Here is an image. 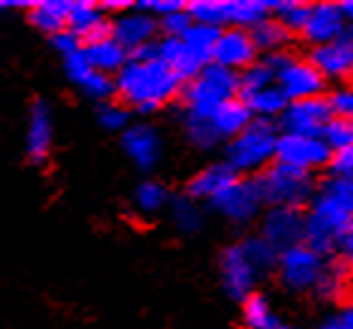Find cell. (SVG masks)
I'll return each mask as SVG.
<instances>
[{
  "label": "cell",
  "mask_w": 353,
  "mask_h": 329,
  "mask_svg": "<svg viewBox=\"0 0 353 329\" xmlns=\"http://www.w3.org/2000/svg\"><path fill=\"white\" fill-rule=\"evenodd\" d=\"M332 120V110L327 98H307L288 103L285 112L281 115L283 134H305V137H322L327 122Z\"/></svg>",
  "instance_id": "4fadbf2b"
},
{
  "label": "cell",
  "mask_w": 353,
  "mask_h": 329,
  "mask_svg": "<svg viewBox=\"0 0 353 329\" xmlns=\"http://www.w3.org/2000/svg\"><path fill=\"white\" fill-rule=\"evenodd\" d=\"M317 329H353V303L341 308L332 317H327Z\"/></svg>",
  "instance_id": "ee69618b"
},
{
  "label": "cell",
  "mask_w": 353,
  "mask_h": 329,
  "mask_svg": "<svg viewBox=\"0 0 353 329\" xmlns=\"http://www.w3.org/2000/svg\"><path fill=\"white\" fill-rule=\"evenodd\" d=\"M268 86H276V73L265 61H256L249 68L239 73V98L241 95H251L256 90H263Z\"/></svg>",
  "instance_id": "836d02e7"
},
{
  "label": "cell",
  "mask_w": 353,
  "mask_h": 329,
  "mask_svg": "<svg viewBox=\"0 0 353 329\" xmlns=\"http://www.w3.org/2000/svg\"><path fill=\"white\" fill-rule=\"evenodd\" d=\"M249 34H251V39H254L256 52H265L268 57H273V54H281L283 49H285V44H288V37H290L285 32V27H283L273 15L265 17L263 22H259V25H256Z\"/></svg>",
  "instance_id": "f1b7e54d"
},
{
  "label": "cell",
  "mask_w": 353,
  "mask_h": 329,
  "mask_svg": "<svg viewBox=\"0 0 353 329\" xmlns=\"http://www.w3.org/2000/svg\"><path fill=\"white\" fill-rule=\"evenodd\" d=\"M185 8L192 22H198V25L217 27V30L227 25V3L224 0H195Z\"/></svg>",
  "instance_id": "e575fe53"
},
{
  "label": "cell",
  "mask_w": 353,
  "mask_h": 329,
  "mask_svg": "<svg viewBox=\"0 0 353 329\" xmlns=\"http://www.w3.org/2000/svg\"><path fill=\"white\" fill-rule=\"evenodd\" d=\"M52 44H54V49L61 54V59L68 57V54H73V52H78V49L83 47V42H81V39H78V37L73 34V32H68V30L54 34L52 37Z\"/></svg>",
  "instance_id": "7bdbcfd3"
},
{
  "label": "cell",
  "mask_w": 353,
  "mask_h": 329,
  "mask_svg": "<svg viewBox=\"0 0 353 329\" xmlns=\"http://www.w3.org/2000/svg\"><path fill=\"white\" fill-rule=\"evenodd\" d=\"M251 120H254V117H251L249 108H246V103L241 98H234V100H229V103H224L222 108L210 117L219 141L234 139L236 134H241V132L251 125Z\"/></svg>",
  "instance_id": "d4e9b609"
},
{
  "label": "cell",
  "mask_w": 353,
  "mask_h": 329,
  "mask_svg": "<svg viewBox=\"0 0 353 329\" xmlns=\"http://www.w3.org/2000/svg\"><path fill=\"white\" fill-rule=\"evenodd\" d=\"M244 324L249 329H295L288 322H283L273 308L268 305V300L263 295H249L244 300Z\"/></svg>",
  "instance_id": "83f0119b"
},
{
  "label": "cell",
  "mask_w": 353,
  "mask_h": 329,
  "mask_svg": "<svg viewBox=\"0 0 353 329\" xmlns=\"http://www.w3.org/2000/svg\"><path fill=\"white\" fill-rule=\"evenodd\" d=\"M54 149V112L47 100H34L27 117L25 152L30 161L44 163Z\"/></svg>",
  "instance_id": "e0dca14e"
},
{
  "label": "cell",
  "mask_w": 353,
  "mask_h": 329,
  "mask_svg": "<svg viewBox=\"0 0 353 329\" xmlns=\"http://www.w3.org/2000/svg\"><path fill=\"white\" fill-rule=\"evenodd\" d=\"M278 130L268 120H251L241 134L229 139L227 163L236 173H261L276 161Z\"/></svg>",
  "instance_id": "277c9868"
},
{
  "label": "cell",
  "mask_w": 353,
  "mask_h": 329,
  "mask_svg": "<svg viewBox=\"0 0 353 329\" xmlns=\"http://www.w3.org/2000/svg\"><path fill=\"white\" fill-rule=\"evenodd\" d=\"M181 95L185 103L183 115L210 120L224 103L239 98V73L208 63L198 76L185 81Z\"/></svg>",
  "instance_id": "3957f363"
},
{
  "label": "cell",
  "mask_w": 353,
  "mask_h": 329,
  "mask_svg": "<svg viewBox=\"0 0 353 329\" xmlns=\"http://www.w3.org/2000/svg\"><path fill=\"white\" fill-rule=\"evenodd\" d=\"M256 52L254 39H251L249 32L244 30H222L217 37V44L212 49V63L219 68H227V71L239 73L244 68H249L251 63H256Z\"/></svg>",
  "instance_id": "9a60e30c"
},
{
  "label": "cell",
  "mask_w": 353,
  "mask_h": 329,
  "mask_svg": "<svg viewBox=\"0 0 353 329\" xmlns=\"http://www.w3.org/2000/svg\"><path fill=\"white\" fill-rule=\"evenodd\" d=\"M130 112L132 110L120 100H105L98 105V125L108 132H125L132 125Z\"/></svg>",
  "instance_id": "d590c367"
},
{
  "label": "cell",
  "mask_w": 353,
  "mask_h": 329,
  "mask_svg": "<svg viewBox=\"0 0 353 329\" xmlns=\"http://www.w3.org/2000/svg\"><path fill=\"white\" fill-rule=\"evenodd\" d=\"M310 63L324 79H351L353 76V34L343 32L339 39L324 47H314Z\"/></svg>",
  "instance_id": "ac0fdd59"
},
{
  "label": "cell",
  "mask_w": 353,
  "mask_h": 329,
  "mask_svg": "<svg viewBox=\"0 0 353 329\" xmlns=\"http://www.w3.org/2000/svg\"><path fill=\"white\" fill-rule=\"evenodd\" d=\"M68 32L81 39V42H93L98 37L108 34L110 32V20L108 12L98 6V3H71V10H68Z\"/></svg>",
  "instance_id": "44dd1931"
},
{
  "label": "cell",
  "mask_w": 353,
  "mask_h": 329,
  "mask_svg": "<svg viewBox=\"0 0 353 329\" xmlns=\"http://www.w3.org/2000/svg\"><path fill=\"white\" fill-rule=\"evenodd\" d=\"M219 32L222 30H217V27H208V25H198V22H192L190 30H188L181 39L185 42V47L190 49V52L198 54L203 61L212 63V49H214V44H217Z\"/></svg>",
  "instance_id": "d6a6232c"
},
{
  "label": "cell",
  "mask_w": 353,
  "mask_h": 329,
  "mask_svg": "<svg viewBox=\"0 0 353 329\" xmlns=\"http://www.w3.org/2000/svg\"><path fill=\"white\" fill-rule=\"evenodd\" d=\"M322 139H324V144L332 149V154L339 152V149H343V146H348L353 141V122L332 117V120L327 122V127H324Z\"/></svg>",
  "instance_id": "f35d334b"
},
{
  "label": "cell",
  "mask_w": 353,
  "mask_h": 329,
  "mask_svg": "<svg viewBox=\"0 0 353 329\" xmlns=\"http://www.w3.org/2000/svg\"><path fill=\"white\" fill-rule=\"evenodd\" d=\"M63 71H66V79L71 81L76 88L83 90L88 98L105 103V100H112L114 95V79L112 76H105V73L95 71L88 63L83 54V47L78 52L63 57Z\"/></svg>",
  "instance_id": "5bb4252c"
},
{
  "label": "cell",
  "mask_w": 353,
  "mask_h": 329,
  "mask_svg": "<svg viewBox=\"0 0 353 329\" xmlns=\"http://www.w3.org/2000/svg\"><path fill=\"white\" fill-rule=\"evenodd\" d=\"M324 266H327V259L307 244H297L292 249L281 251L276 263L281 283L292 292L314 290L322 278Z\"/></svg>",
  "instance_id": "52a82bcc"
},
{
  "label": "cell",
  "mask_w": 353,
  "mask_h": 329,
  "mask_svg": "<svg viewBox=\"0 0 353 329\" xmlns=\"http://www.w3.org/2000/svg\"><path fill=\"white\" fill-rule=\"evenodd\" d=\"M339 8H341V12H343V20L353 25V0H346V3H341Z\"/></svg>",
  "instance_id": "bcb514c9"
},
{
  "label": "cell",
  "mask_w": 353,
  "mask_h": 329,
  "mask_svg": "<svg viewBox=\"0 0 353 329\" xmlns=\"http://www.w3.org/2000/svg\"><path fill=\"white\" fill-rule=\"evenodd\" d=\"M156 57L161 59L173 73H178L183 81H190L192 76H198L208 66V61H203L198 54L185 47L181 37H163L161 42H156Z\"/></svg>",
  "instance_id": "7402d4cb"
},
{
  "label": "cell",
  "mask_w": 353,
  "mask_h": 329,
  "mask_svg": "<svg viewBox=\"0 0 353 329\" xmlns=\"http://www.w3.org/2000/svg\"><path fill=\"white\" fill-rule=\"evenodd\" d=\"M261 239L281 254L297 244H305V215L292 208H270L261 219Z\"/></svg>",
  "instance_id": "7c38bea8"
},
{
  "label": "cell",
  "mask_w": 353,
  "mask_h": 329,
  "mask_svg": "<svg viewBox=\"0 0 353 329\" xmlns=\"http://www.w3.org/2000/svg\"><path fill=\"white\" fill-rule=\"evenodd\" d=\"M185 81L156 57V44L127 59L114 76V93L130 110L156 112L183 93Z\"/></svg>",
  "instance_id": "6da1fadb"
},
{
  "label": "cell",
  "mask_w": 353,
  "mask_h": 329,
  "mask_svg": "<svg viewBox=\"0 0 353 329\" xmlns=\"http://www.w3.org/2000/svg\"><path fill=\"white\" fill-rule=\"evenodd\" d=\"M353 230V178L334 176L322 186L305 215V244L319 254L339 249Z\"/></svg>",
  "instance_id": "7a4b0ae2"
},
{
  "label": "cell",
  "mask_w": 353,
  "mask_h": 329,
  "mask_svg": "<svg viewBox=\"0 0 353 329\" xmlns=\"http://www.w3.org/2000/svg\"><path fill=\"white\" fill-rule=\"evenodd\" d=\"M265 63L276 73V86L283 90L288 103L319 98V95H322L327 79L312 66L310 59L305 61V59H295V57H290V54L281 52L265 59Z\"/></svg>",
  "instance_id": "8992f818"
},
{
  "label": "cell",
  "mask_w": 353,
  "mask_h": 329,
  "mask_svg": "<svg viewBox=\"0 0 353 329\" xmlns=\"http://www.w3.org/2000/svg\"><path fill=\"white\" fill-rule=\"evenodd\" d=\"M83 54L90 66H93L95 71L105 73V76H117V73L122 71V66L127 63V59H130L125 47H122L110 32L98 37V39H93V42H85Z\"/></svg>",
  "instance_id": "603a6c76"
},
{
  "label": "cell",
  "mask_w": 353,
  "mask_h": 329,
  "mask_svg": "<svg viewBox=\"0 0 353 329\" xmlns=\"http://www.w3.org/2000/svg\"><path fill=\"white\" fill-rule=\"evenodd\" d=\"M270 15H273V3H263V0H229L227 3V25H232V30L251 32Z\"/></svg>",
  "instance_id": "484cf974"
},
{
  "label": "cell",
  "mask_w": 353,
  "mask_h": 329,
  "mask_svg": "<svg viewBox=\"0 0 353 329\" xmlns=\"http://www.w3.org/2000/svg\"><path fill=\"white\" fill-rule=\"evenodd\" d=\"M190 25H192V17H190V12H188V8H183V10L159 20V27L166 32V37H183L190 30Z\"/></svg>",
  "instance_id": "60d3db41"
},
{
  "label": "cell",
  "mask_w": 353,
  "mask_h": 329,
  "mask_svg": "<svg viewBox=\"0 0 353 329\" xmlns=\"http://www.w3.org/2000/svg\"><path fill=\"white\" fill-rule=\"evenodd\" d=\"M68 0H39L30 6V22L44 34L54 37L68 27Z\"/></svg>",
  "instance_id": "cb8c5ba5"
},
{
  "label": "cell",
  "mask_w": 353,
  "mask_h": 329,
  "mask_svg": "<svg viewBox=\"0 0 353 329\" xmlns=\"http://www.w3.org/2000/svg\"><path fill=\"white\" fill-rule=\"evenodd\" d=\"M122 152L127 154V159L139 171H151V168H156V163L161 161V134L151 125H144V122L130 125L122 132Z\"/></svg>",
  "instance_id": "2e32d148"
},
{
  "label": "cell",
  "mask_w": 353,
  "mask_h": 329,
  "mask_svg": "<svg viewBox=\"0 0 353 329\" xmlns=\"http://www.w3.org/2000/svg\"><path fill=\"white\" fill-rule=\"evenodd\" d=\"M339 249H341V261L346 263V268L353 273V230L343 237V241H341V246H339Z\"/></svg>",
  "instance_id": "f6af8a7d"
},
{
  "label": "cell",
  "mask_w": 353,
  "mask_h": 329,
  "mask_svg": "<svg viewBox=\"0 0 353 329\" xmlns=\"http://www.w3.org/2000/svg\"><path fill=\"white\" fill-rule=\"evenodd\" d=\"M134 208L139 210L141 215H156L161 212L163 208H168L171 203V195H168L166 186L159 181H144L137 186L134 190Z\"/></svg>",
  "instance_id": "4dcf8cb0"
},
{
  "label": "cell",
  "mask_w": 353,
  "mask_h": 329,
  "mask_svg": "<svg viewBox=\"0 0 353 329\" xmlns=\"http://www.w3.org/2000/svg\"><path fill=\"white\" fill-rule=\"evenodd\" d=\"M343 32H346V20H343L341 8L334 3L310 6V15L302 27L307 42H312L314 47H324V44H332L334 39H339Z\"/></svg>",
  "instance_id": "d6986e66"
},
{
  "label": "cell",
  "mask_w": 353,
  "mask_h": 329,
  "mask_svg": "<svg viewBox=\"0 0 353 329\" xmlns=\"http://www.w3.org/2000/svg\"><path fill=\"white\" fill-rule=\"evenodd\" d=\"M261 278V271L246 254L244 244H232L219 254V283L224 292L234 300H246L254 295V288Z\"/></svg>",
  "instance_id": "ba28073f"
},
{
  "label": "cell",
  "mask_w": 353,
  "mask_h": 329,
  "mask_svg": "<svg viewBox=\"0 0 353 329\" xmlns=\"http://www.w3.org/2000/svg\"><path fill=\"white\" fill-rule=\"evenodd\" d=\"M241 100L246 103L254 120L273 122V117H281L288 108V98L283 95V90L278 86H268V88L256 90L251 95H241Z\"/></svg>",
  "instance_id": "4316f807"
},
{
  "label": "cell",
  "mask_w": 353,
  "mask_h": 329,
  "mask_svg": "<svg viewBox=\"0 0 353 329\" xmlns=\"http://www.w3.org/2000/svg\"><path fill=\"white\" fill-rule=\"evenodd\" d=\"M234 181H239V173L234 171L227 161L210 163V166L200 168L195 176L188 183V198H192L195 203H212L219 193L232 186Z\"/></svg>",
  "instance_id": "ffe728a7"
},
{
  "label": "cell",
  "mask_w": 353,
  "mask_h": 329,
  "mask_svg": "<svg viewBox=\"0 0 353 329\" xmlns=\"http://www.w3.org/2000/svg\"><path fill=\"white\" fill-rule=\"evenodd\" d=\"M310 15V6L307 3H297V0H285V3H273V17L285 27V32H302Z\"/></svg>",
  "instance_id": "8d00e7d4"
},
{
  "label": "cell",
  "mask_w": 353,
  "mask_h": 329,
  "mask_svg": "<svg viewBox=\"0 0 353 329\" xmlns=\"http://www.w3.org/2000/svg\"><path fill=\"white\" fill-rule=\"evenodd\" d=\"M348 286H351V271H348L346 263L339 259V261H327L314 292L324 300H339L346 295Z\"/></svg>",
  "instance_id": "f546056e"
},
{
  "label": "cell",
  "mask_w": 353,
  "mask_h": 329,
  "mask_svg": "<svg viewBox=\"0 0 353 329\" xmlns=\"http://www.w3.org/2000/svg\"><path fill=\"white\" fill-rule=\"evenodd\" d=\"M332 161V149L324 144L322 137L305 134H278L276 163L297 168V171H314Z\"/></svg>",
  "instance_id": "9c48e42d"
},
{
  "label": "cell",
  "mask_w": 353,
  "mask_h": 329,
  "mask_svg": "<svg viewBox=\"0 0 353 329\" xmlns=\"http://www.w3.org/2000/svg\"><path fill=\"white\" fill-rule=\"evenodd\" d=\"M327 105L332 110V117L353 122V86H341V88L332 90Z\"/></svg>",
  "instance_id": "ab89813d"
},
{
  "label": "cell",
  "mask_w": 353,
  "mask_h": 329,
  "mask_svg": "<svg viewBox=\"0 0 353 329\" xmlns=\"http://www.w3.org/2000/svg\"><path fill=\"white\" fill-rule=\"evenodd\" d=\"M254 178L259 183L263 205H270V208L300 210L307 200H312V193H314V183H312L310 173L276 161Z\"/></svg>",
  "instance_id": "5b68a950"
},
{
  "label": "cell",
  "mask_w": 353,
  "mask_h": 329,
  "mask_svg": "<svg viewBox=\"0 0 353 329\" xmlns=\"http://www.w3.org/2000/svg\"><path fill=\"white\" fill-rule=\"evenodd\" d=\"M168 212H171V219H173V225H176V230L185 232V235L198 232L200 225H203L200 205L192 198H188V195L171 198V203H168Z\"/></svg>",
  "instance_id": "1f68e13d"
},
{
  "label": "cell",
  "mask_w": 353,
  "mask_h": 329,
  "mask_svg": "<svg viewBox=\"0 0 353 329\" xmlns=\"http://www.w3.org/2000/svg\"><path fill=\"white\" fill-rule=\"evenodd\" d=\"M241 244H244L246 254H249V259L254 261V266L259 268L261 273H265L268 268H273L278 263V251L273 249L268 241L261 239V237H249V239H244Z\"/></svg>",
  "instance_id": "74e56055"
},
{
  "label": "cell",
  "mask_w": 353,
  "mask_h": 329,
  "mask_svg": "<svg viewBox=\"0 0 353 329\" xmlns=\"http://www.w3.org/2000/svg\"><path fill=\"white\" fill-rule=\"evenodd\" d=\"M329 166H332L334 176L353 178V141L348 146H343V149H339V152L332 154Z\"/></svg>",
  "instance_id": "b9f144b4"
},
{
  "label": "cell",
  "mask_w": 353,
  "mask_h": 329,
  "mask_svg": "<svg viewBox=\"0 0 353 329\" xmlns=\"http://www.w3.org/2000/svg\"><path fill=\"white\" fill-rule=\"evenodd\" d=\"M210 205H212L222 217H227L229 222L244 225V222H251V219L261 212L263 198H261L256 178L239 176V181H234L232 186H229L224 193H219Z\"/></svg>",
  "instance_id": "8fae6325"
},
{
  "label": "cell",
  "mask_w": 353,
  "mask_h": 329,
  "mask_svg": "<svg viewBox=\"0 0 353 329\" xmlns=\"http://www.w3.org/2000/svg\"><path fill=\"white\" fill-rule=\"evenodd\" d=\"M159 30H161L159 20L151 17L149 12L137 10V8H130V10L120 12V15H114L110 20V34L125 47V52L130 57L154 47Z\"/></svg>",
  "instance_id": "30bf717a"
}]
</instances>
